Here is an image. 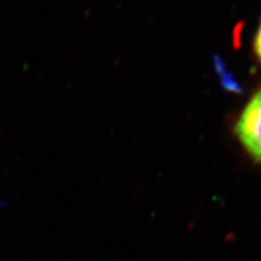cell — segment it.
<instances>
[{"label": "cell", "mask_w": 261, "mask_h": 261, "mask_svg": "<svg viewBox=\"0 0 261 261\" xmlns=\"http://www.w3.org/2000/svg\"><path fill=\"white\" fill-rule=\"evenodd\" d=\"M234 133L248 154L261 163V89L244 107L234 126Z\"/></svg>", "instance_id": "cell-1"}, {"label": "cell", "mask_w": 261, "mask_h": 261, "mask_svg": "<svg viewBox=\"0 0 261 261\" xmlns=\"http://www.w3.org/2000/svg\"><path fill=\"white\" fill-rule=\"evenodd\" d=\"M254 51H255L256 57L259 58L261 62V23L257 28V32L255 34V39H254Z\"/></svg>", "instance_id": "cell-2"}]
</instances>
